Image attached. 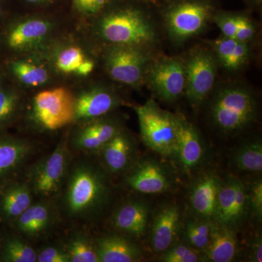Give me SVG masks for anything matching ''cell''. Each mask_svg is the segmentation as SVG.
Masks as SVG:
<instances>
[{
  "label": "cell",
  "instance_id": "obj_1",
  "mask_svg": "<svg viewBox=\"0 0 262 262\" xmlns=\"http://www.w3.org/2000/svg\"><path fill=\"white\" fill-rule=\"evenodd\" d=\"M108 172L87 158H72L64 185L56 202L61 219L73 223L97 220L112 198Z\"/></svg>",
  "mask_w": 262,
  "mask_h": 262
},
{
  "label": "cell",
  "instance_id": "obj_2",
  "mask_svg": "<svg viewBox=\"0 0 262 262\" xmlns=\"http://www.w3.org/2000/svg\"><path fill=\"white\" fill-rule=\"evenodd\" d=\"M73 153L68 138L61 141L50 154L30 164L24 172L34 199L56 201L67 180Z\"/></svg>",
  "mask_w": 262,
  "mask_h": 262
},
{
  "label": "cell",
  "instance_id": "obj_3",
  "mask_svg": "<svg viewBox=\"0 0 262 262\" xmlns=\"http://www.w3.org/2000/svg\"><path fill=\"white\" fill-rule=\"evenodd\" d=\"M134 110L146 146L165 156L176 155L177 117L160 108L152 100Z\"/></svg>",
  "mask_w": 262,
  "mask_h": 262
},
{
  "label": "cell",
  "instance_id": "obj_4",
  "mask_svg": "<svg viewBox=\"0 0 262 262\" xmlns=\"http://www.w3.org/2000/svg\"><path fill=\"white\" fill-rule=\"evenodd\" d=\"M99 32L104 40L115 46L143 47L154 41L152 26L140 12L126 9L103 17Z\"/></svg>",
  "mask_w": 262,
  "mask_h": 262
},
{
  "label": "cell",
  "instance_id": "obj_5",
  "mask_svg": "<svg viewBox=\"0 0 262 262\" xmlns=\"http://www.w3.org/2000/svg\"><path fill=\"white\" fill-rule=\"evenodd\" d=\"M256 104L248 90L229 87L221 90L211 106L212 120L225 132H235L248 126L256 115Z\"/></svg>",
  "mask_w": 262,
  "mask_h": 262
},
{
  "label": "cell",
  "instance_id": "obj_6",
  "mask_svg": "<svg viewBox=\"0 0 262 262\" xmlns=\"http://www.w3.org/2000/svg\"><path fill=\"white\" fill-rule=\"evenodd\" d=\"M29 118L41 130L63 128L75 122V96L61 87L39 92L33 99Z\"/></svg>",
  "mask_w": 262,
  "mask_h": 262
},
{
  "label": "cell",
  "instance_id": "obj_7",
  "mask_svg": "<svg viewBox=\"0 0 262 262\" xmlns=\"http://www.w3.org/2000/svg\"><path fill=\"white\" fill-rule=\"evenodd\" d=\"M140 47L114 46L106 57L108 75L117 82L138 85L146 75V58Z\"/></svg>",
  "mask_w": 262,
  "mask_h": 262
},
{
  "label": "cell",
  "instance_id": "obj_8",
  "mask_svg": "<svg viewBox=\"0 0 262 262\" xmlns=\"http://www.w3.org/2000/svg\"><path fill=\"white\" fill-rule=\"evenodd\" d=\"M185 91L189 102L198 106L204 101L214 84L216 64L206 51L196 52L184 64Z\"/></svg>",
  "mask_w": 262,
  "mask_h": 262
},
{
  "label": "cell",
  "instance_id": "obj_9",
  "mask_svg": "<svg viewBox=\"0 0 262 262\" xmlns=\"http://www.w3.org/2000/svg\"><path fill=\"white\" fill-rule=\"evenodd\" d=\"M103 117L81 121L68 137V144L72 153L96 154L120 130L113 120Z\"/></svg>",
  "mask_w": 262,
  "mask_h": 262
},
{
  "label": "cell",
  "instance_id": "obj_10",
  "mask_svg": "<svg viewBox=\"0 0 262 262\" xmlns=\"http://www.w3.org/2000/svg\"><path fill=\"white\" fill-rule=\"evenodd\" d=\"M150 88L165 101L178 99L185 89V70L182 62L165 58L157 62L146 72Z\"/></svg>",
  "mask_w": 262,
  "mask_h": 262
},
{
  "label": "cell",
  "instance_id": "obj_11",
  "mask_svg": "<svg viewBox=\"0 0 262 262\" xmlns=\"http://www.w3.org/2000/svg\"><path fill=\"white\" fill-rule=\"evenodd\" d=\"M38 150L28 139L0 136V184L15 180L25 171Z\"/></svg>",
  "mask_w": 262,
  "mask_h": 262
},
{
  "label": "cell",
  "instance_id": "obj_12",
  "mask_svg": "<svg viewBox=\"0 0 262 262\" xmlns=\"http://www.w3.org/2000/svg\"><path fill=\"white\" fill-rule=\"evenodd\" d=\"M61 217L55 201L34 202L27 211L13 222L24 238H40L53 230Z\"/></svg>",
  "mask_w": 262,
  "mask_h": 262
},
{
  "label": "cell",
  "instance_id": "obj_13",
  "mask_svg": "<svg viewBox=\"0 0 262 262\" xmlns=\"http://www.w3.org/2000/svg\"><path fill=\"white\" fill-rule=\"evenodd\" d=\"M51 30V24L41 18H30L7 26L0 34V45L10 51H27L42 43Z\"/></svg>",
  "mask_w": 262,
  "mask_h": 262
},
{
  "label": "cell",
  "instance_id": "obj_14",
  "mask_svg": "<svg viewBox=\"0 0 262 262\" xmlns=\"http://www.w3.org/2000/svg\"><path fill=\"white\" fill-rule=\"evenodd\" d=\"M209 15V7L198 3L177 5L168 15L169 32L177 39H184L201 32Z\"/></svg>",
  "mask_w": 262,
  "mask_h": 262
},
{
  "label": "cell",
  "instance_id": "obj_15",
  "mask_svg": "<svg viewBox=\"0 0 262 262\" xmlns=\"http://www.w3.org/2000/svg\"><path fill=\"white\" fill-rule=\"evenodd\" d=\"M120 100L110 90L94 88L75 96V122L103 117L118 106Z\"/></svg>",
  "mask_w": 262,
  "mask_h": 262
},
{
  "label": "cell",
  "instance_id": "obj_16",
  "mask_svg": "<svg viewBox=\"0 0 262 262\" xmlns=\"http://www.w3.org/2000/svg\"><path fill=\"white\" fill-rule=\"evenodd\" d=\"M246 202L244 184L237 179H230L225 185L221 184L213 217L220 225H230L244 213Z\"/></svg>",
  "mask_w": 262,
  "mask_h": 262
},
{
  "label": "cell",
  "instance_id": "obj_17",
  "mask_svg": "<svg viewBox=\"0 0 262 262\" xmlns=\"http://www.w3.org/2000/svg\"><path fill=\"white\" fill-rule=\"evenodd\" d=\"M127 185L144 194H157L168 190L170 180L165 169L154 161L139 164L125 177Z\"/></svg>",
  "mask_w": 262,
  "mask_h": 262
},
{
  "label": "cell",
  "instance_id": "obj_18",
  "mask_svg": "<svg viewBox=\"0 0 262 262\" xmlns=\"http://www.w3.org/2000/svg\"><path fill=\"white\" fill-rule=\"evenodd\" d=\"M134 150L130 136L120 130L97 154L100 155L101 165L108 173L119 174L130 168Z\"/></svg>",
  "mask_w": 262,
  "mask_h": 262
},
{
  "label": "cell",
  "instance_id": "obj_19",
  "mask_svg": "<svg viewBox=\"0 0 262 262\" xmlns=\"http://www.w3.org/2000/svg\"><path fill=\"white\" fill-rule=\"evenodd\" d=\"M99 262H134L140 259V248L119 234H106L95 238Z\"/></svg>",
  "mask_w": 262,
  "mask_h": 262
},
{
  "label": "cell",
  "instance_id": "obj_20",
  "mask_svg": "<svg viewBox=\"0 0 262 262\" xmlns=\"http://www.w3.org/2000/svg\"><path fill=\"white\" fill-rule=\"evenodd\" d=\"M148 214L147 207L144 203L127 201L117 208L112 217V224L122 234L141 237L146 232Z\"/></svg>",
  "mask_w": 262,
  "mask_h": 262
},
{
  "label": "cell",
  "instance_id": "obj_21",
  "mask_svg": "<svg viewBox=\"0 0 262 262\" xmlns=\"http://www.w3.org/2000/svg\"><path fill=\"white\" fill-rule=\"evenodd\" d=\"M8 184L0 200V214L3 220L13 223L32 206L34 198L24 179L11 181Z\"/></svg>",
  "mask_w": 262,
  "mask_h": 262
},
{
  "label": "cell",
  "instance_id": "obj_22",
  "mask_svg": "<svg viewBox=\"0 0 262 262\" xmlns=\"http://www.w3.org/2000/svg\"><path fill=\"white\" fill-rule=\"evenodd\" d=\"M179 161L184 168L192 169L201 163L203 148L201 139L194 127L187 120L177 117V151Z\"/></svg>",
  "mask_w": 262,
  "mask_h": 262
},
{
  "label": "cell",
  "instance_id": "obj_23",
  "mask_svg": "<svg viewBox=\"0 0 262 262\" xmlns=\"http://www.w3.org/2000/svg\"><path fill=\"white\" fill-rule=\"evenodd\" d=\"M180 222V212L173 206L165 207L157 215L151 229V243L156 252H164L171 246Z\"/></svg>",
  "mask_w": 262,
  "mask_h": 262
},
{
  "label": "cell",
  "instance_id": "obj_24",
  "mask_svg": "<svg viewBox=\"0 0 262 262\" xmlns=\"http://www.w3.org/2000/svg\"><path fill=\"white\" fill-rule=\"evenodd\" d=\"M205 251L210 261H232L237 251V237L234 231L226 225L213 226L209 243Z\"/></svg>",
  "mask_w": 262,
  "mask_h": 262
},
{
  "label": "cell",
  "instance_id": "obj_25",
  "mask_svg": "<svg viewBox=\"0 0 262 262\" xmlns=\"http://www.w3.org/2000/svg\"><path fill=\"white\" fill-rule=\"evenodd\" d=\"M220 187V180L213 176H206L196 183L191 201L193 209L198 215L207 218L214 215Z\"/></svg>",
  "mask_w": 262,
  "mask_h": 262
},
{
  "label": "cell",
  "instance_id": "obj_26",
  "mask_svg": "<svg viewBox=\"0 0 262 262\" xmlns=\"http://www.w3.org/2000/svg\"><path fill=\"white\" fill-rule=\"evenodd\" d=\"M62 246L70 262H99L95 239L84 231L72 232Z\"/></svg>",
  "mask_w": 262,
  "mask_h": 262
},
{
  "label": "cell",
  "instance_id": "obj_27",
  "mask_svg": "<svg viewBox=\"0 0 262 262\" xmlns=\"http://www.w3.org/2000/svg\"><path fill=\"white\" fill-rule=\"evenodd\" d=\"M7 69L20 83L29 87H39L49 80V73L44 67L23 60H11Z\"/></svg>",
  "mask_w": 262,
  "mask_h": 262
},
{
  "label": "cell",
  "instance_id": "obj_28",
  "mask_svg": "<svg viewBox=\"0 0 262 262\" xmlns=\"http://www.w3.org/2000/svg\"><path fill=\"white\" fill-rule=\"evenodd\" d=\"M20 103L18 91L4 82L0 88V130L13 122L20 110Z\"/></svg>",
  "mask_w": 262,
  "mask_h": 262
},
{
  "label": "cell",
  "instance_id": "obj_29",
  "mask_svg": "<svg viewBox=\"0 0 262 262\" xmlns=\"http://www.w3.org/2000/svg\"><path fill=\"white\" fill-rule=\"evenodd\" d=\"M3 261L8 262H37V252L19 237H10L5 241L3 248Z\"/></svg>",
  "mask_w": 262,
  "mask_h": 262
},
{
  "label": "cell",
  "instance_id": "obj_30",
  "mask_svg": "<svg viewBox=\"0 0 262 262\" xmlns=\"http://www.w3.org/2000/svg\"><path fill=\"white\" fill-rule=\"evenodd\" d=\"M236 165L241 170L261 172L262 170V146L260 142L246 144L237 151L234 158Z\"/></svg>",
  "mask_w": 262,
  "mask_h": 262
},
{
  "label": "cell",
  "instance_id": "obj_31",
  "mask_svg": "<svg viewBox=\"0 0 262 262\" xmlns=\"http://www.w3.org/2000/svg\"><path fill=\"white\" fill-rule=\"evenodd\" d=\"M213 225L206 222H189L186 228V237L196 249L206 250L209 243Z\"/></svg>",
  "mask_w": 262,
  "mask_h": 262
},
{
  "label": "cell",
  "instance_id": "obj_32",
  "mask_svg": "<svg viewBox=\"0 0 262 262\" xmlns=\"http://www.w3.org/2000/svg\"><path fill=\"white\" fill-rule=\"evenodd\" d=\"M84 59L85 58L80 48L70 47L59 53L56 59V67L63 73L76 72Z\"/></svg>",
  "mask_w": 262,
  "mask_h": 262
},
{
  "label": "cell",
  "instance_id": "obj_33",
  "mask_svg": "<svg viewBox=\"0 0 262 262\" xmlns=\"http://www.w3.org/2000/svg\"><path fill=\"white\" fill-rule=\"evenodd\" d=\"M200 259L198 251L185 245L168 248L163 256V261L166 262H196Z\"/></svg>",
  "mask_w": 262,
  "mask_h": 262
},
{
  "label": "cell",
  "instance_id": "obj_34",
  "mask_svg": "<svg viewBox=\"0 0 262 262\" xmlns=\"http://www.w3.org/2000/svg\"><path fill=\"white\" fill-rule=\"evenodd\" d=\"M37 252V262H70L63 246L51 245L41 248Z\"/></svg>",
  "mask_w": 262,
  "mask_h": 262
},
{
  "label": "cell",
  "instance_id": "obj_35",
  "mask_svg": "<svg viewBox=\"0 0 262 262\" xmlns=\"http://www.w3.org/2000/svg\"><path fill=\"white\" fill-rule=\"evenodd\" d=\"M237 40L233 38L224 37L217 39L214 43L215 53L224 67H226L231 55L233 53Z\"/></svg>",
  "mask_w": 262,
  "mask_h": 262
},
{
  "label": "cell",
  "instance_id": "obj_36",
  "mask_svg": "<svg viewBox=\"0 0 262 262\" xmlns=\"http://www.w3.org/2000/svg\"><path fill=\"white\" fill-rule=\"evenodd\" d=\"M249 56V48L247 42L237 41L233 53L231 55L225 68L229 70H235L244 65Z\"/></svg>",
  "mask_w": 262,
  "mask_h": 262
},
{
  "label": "cell",
  "instance_id": "obj_37",
  "mask_svg": "<svg viewBox=\"0 0 262 262\" xmlns=\"http://www.w3.org/2000/svg\"><path fill=\"white\" fill-rule=\"evenodd\" d=\"M254 26L244 16H237V29L234 39L239 42H248L254 36Z\"/></svg>",
  "mask_w": 262,
  "mask_h": 262
},
{
  "label": "cell",
  "instance_id": "obj_38",
  "mask_svg": "<svg viewBox=\"0 0 262 262\" xmlns=\"http://www.w3.org/2000/svg\"><path fill=\"white\" fill-rule=\"evenodd\" d=\"M215 23L220 27L224 37H235L237 29V16L222 15L215 18Z\"/></svg>",
  "mask_w": 262,
  "mask_h": 262
},
{
  "label": "cell",
  "instance_id": "obj_39",
  "mask_svg": "<svg viewBox=\"0 0 262 262\" xmlns=\"http://www.w3.org/2000/svg\"><path fill=\"white\" fill-rule=\"evenodd\" d=\"M106 0H75L77 8L85 13H94L104 5Z\"/></svg>",
  "mask_w": 262,
  "mask_h": 262
},
{
  "label": "cell",
  "instance_id": "obj_40",
  "mask_svg": "<svg viewBox=\"0 0 262 262\" xmlns=\"http://www.w3.org/2000/svg\"><path fill=\"white\" fill-rule=\"evenodd\" d=\"M251 203L253 211L261 218L262 214V183L258 181L254 184L251 192Z\"/></svg>",
  "mask_w": 262,
  "mask_h": 262
},
{
  "label": "cell",
  "instance_id": "obj_41",
  "mask_svg": "<svg viewBox=\"0 0 262 262\" xmlns=\"http://www.w3.org/2000/svg\"><path fill=\"white\" fill-rule=\"evenodd\" d=\"M94 68V62L90 60L84 59L76 71V73L81 76H87L91 73Z\"/></svg>",
  "mask_w": 262,
  "mask_h": 262
},
{
  "label": "cell",
  "instance_id": "obj_42",
  "mask_svg": "<svg viewBox=\"0 0 262 262\" xmlns=\"http://www.w3.org/2000/svg\"><path fill=\"white\" fill-rule=\"evenodd\" d=\"M253 260L256 262L262 261V246L261 241H258L254 246V251H253Z\"/></svg>",
  "mask_w": 262,
  "mask_h": 262
},
{
  "label": "cell",
  "instance_id": "obj_43",
  "mask_svg": "<svg viewBox=\"0 0 262 262\" xmlns=\"http://www.w3.org/2000/svg\"><path fill=\"white\" fill-rule=\"evenodd\" d=\"M4 70L2 68V65L0 64V88L2 87L3 84L4 83L5 79H4Z\"/></svg>",
  "mask_w": 262,
  "mask_h": 262
},
{
  "label": "cell",
  "instance_id": "obj_44",
  "mask_svg": "<svg viewBox=\"0 0 262 262\" xmlns=\"http://www.w3.org/2000/svg\"><path fill=\"white\" fill-rule=\"evenodd\" d=\"M27 2L31 3H45V2L51 1V0H27Z\"/></svg>",
  "mask_w": 262,
  "mask_h": 262
},
{
  "label": "cell",
  "instance_id": "obj_45",
  "mask_svg": "<svg viewBox=\"0 0 262 262\" xmlns=\"http://www.w3.org/2000/svg\"><path fill=\"white\" fill-rule=\"evenodd\" d=\"M3 16V4H2L1 0H0V19L2 18V17Z\"/></svg>",
  "mask_w": 262,
  "mask_h": 262
},
{
  "label": "cell",
  "instance_id": "obj_46",
  "mask_svg": "<svg viewBox=\"0 0 262 262\" xmlns=\"http://www.w3.org/2000/svg\"><path fill=\"white\" fill-rule=\"evenodd\" d=\"M258 1H261V0H258Z\"/></svg>",
  "mask_w": 262,
  "mask_h": 262
}]
</instances>
